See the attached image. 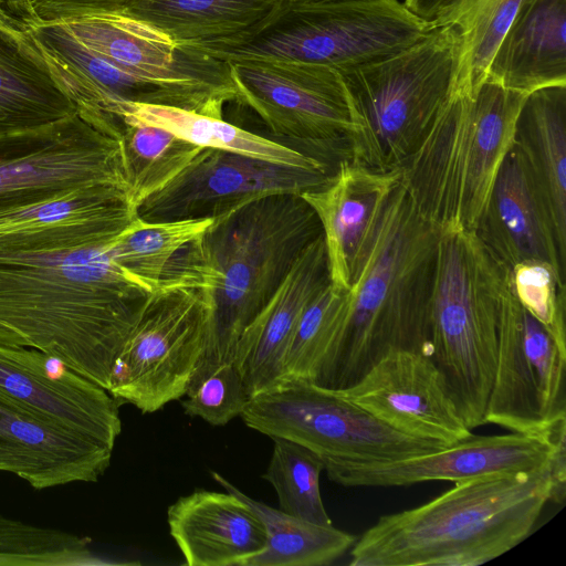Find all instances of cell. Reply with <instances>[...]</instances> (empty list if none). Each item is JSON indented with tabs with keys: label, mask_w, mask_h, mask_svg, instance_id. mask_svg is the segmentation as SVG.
Wrapping results in <instances>:
<instances>
[{
	"label": "cell",
	"mask_w": 566,
	"mask_h": 566,
	"mask_svg": "<svg viewBox=\"0 0 566 566\" xmlns=\"http://www.w3.org/2000/svg\"><path fill=\"white\" fill-rule=\"evenodd\" d=\"M566 342L515 300L500 329L485 423L511 432L565 439Z\"/></svg>",
	"instance_id": "4fadbf2b"
},
{
	"label": "cell",
	"mask_w": 566,
	"mask_h": 566,
	"mask_svg": "<svg viewBox=\"0 0 566 566\" xmlns=\"http://www.w3.org/2000/svg\"><path fill=\"white\" fill-rule=\"evenodd\" d=\"M399 180V169L382 171L346 158L324 185L300 195L321 223L335 291L348 290L358 259Z\"/></svg>",
	"instance_id": "ffe728a7"
},
{
	"label": "cell",
	"mask_w": 566,
	"mask_h": 566,
	"mask_svg": "<svg viewBox=\"0 0 566 566\" xmlns=\"http://www.w3.org/2000/svg\"><path fill=\"white\" fill-rule=\"evenodd\" d=\"M438 238L439 230L419 214L399 180L343 292L342 325L313 382L340 390L391 352L430 355Z\"/></svg>",
	"instance_id": "7a4b0ae2"
},
{
	"label": "cell",
	"mask_w": 566,
	"mask_h": 566,
	"mask_svg": "<svg viewBox=\"0 0 566 566\" xmlns=\"http://www.w3.org/2000/svg\"><path fill=\"white\" fill-rule=\"evenodd\" d=\"M526 95L488 78L455 91L399 168L417 211L439 231L476 227Z\"/></svg>",
	"instance_id": "5b68a950"
},
{
	"label": "cell",
	"mask_w": 566,
	"mask_h": 566,
	"mask_svg": "<svg viewBox=\"0 0 566 566\" xmlns=\"http://www.w3.org/2000/svg\"><path fill=\"white\" fill-rule=\"evenodd\" d=\"M216 482L248 503L264 523L268 541L247 566H322L334 563L355 543L356 536L329 525L312 523L256 501L216 471Z\"/></svg>",
	"instance_id": "f546056e"
},
{
	"label": "cell",
	"mask_w": 566,
	"mask_h": 566,
	"mask_svg": "<svg viewBox=\"0 0 566 566\" xmlns=\"http://www.w3.org/2000/svg\"><path fill=\"white\" fill-rule=\"evenodd\" d=\"M76 112L35 52L23 22L0 7V134L52 124Z\"/></svg>",
	"instance_id": "4316f807"
},
{
	"label": "cell",
	"mask_w": 566,
	"mask_h": 566,
	"mask_svg": "<svg viewBox=\"0 0 566 566\" xmlns=\"http://www.w3.org/2000/svg\"><path fill=\"white\" fill-rule=\"evenodd\" d=\"M527 0H476L453 23L461 39L458 91L472 93L486 77L495 51Z\"/></svg>",
	"instance_id": "e575fe53"
},
{
	"label": "cell",
	"mask_w": 566,
	"mask_h": 566,
	"mask_svg": "<svg viewBox=\"0 0 566 566\" xmlns=\"http://www.w3.org/2000/svg\"><path fill=\"white\" fill-rule=\"evenodd\" d=\"M285 0H130L120 12L174 41L206 49L251 34Z\"/></svg>",
	"instance_id": "83f0119b"
},
{
	"label": "cell",
	"mask_w": 566,
	"mask_h": 566,
	"mask_svg": "<svg viewBox=\"0 0 566 566\" xmlns=\"http://www.w3.org/2000/svg\"><path fill=\"white\" fill-rule=\"evenodd\" d=\"M213 218L146 222L139 217L109 244L113 260L132 275L159 287L174 256L200 237Z\"/></svg>",
	"instance_id": "1f68e13d"
},
{
	"label": "cell",
	"mask_w": 566,
	"mask_h": 566,
	"mask_svg": "<svg viewBox=\"0 0 566 566\" xmlns=\"http://www.w3.org/2000/svg\"><path fill=\"white\" fill-rule=\"evenodd\" d=\"M510 283L521 306L566 342V283L553 266L537 261L517 263L510 269Z\"/></svg>",
	"instance_id": "74e56055"
},
{
	"label": "cell",
	"mask_w": 566,
	"mask_h": 566,
	"mask_svg": "<svg viewBox=\"0 0 566 566\" xmlns=\"http://www.w3.org/2000/svg\"><path fill=\"white\" fill-rule=\"evenodd\" d=\"M555 468L454 483L413 509L380 516L350 547V566H476L522 543L548 501L563 502Z\"/></svg>",
	"instance_id": "3957f363"
},
{
	"label": "cell",
	"mask_w": 566,
	"mask_h": 566,
	"mask_svg": "<svg viewBox=\"0 0 566 566\" xmlns=\"http://www.w3.org/2000/svg\"><path fill=\"white\" fill-rule=\"evenodd\" d=\"M85 48L149 82L237 101L229 62L178 43L161 31L122 13H102L55 22Z\"/></svg>",
	"instance_id": "2e32d148"
},
{
	"label": "cell",
	"mask_w": 566,
	"mask_h": 566,
	"mask_svg": "<svg viewBox=\"0 0 566 566\" xmlns=\"http://www.w3.org/2000/svg\"><path fill=\"white\" fill-rule=\"evenodd\" d=\"M473 231L509 269L522 262H544L566 283V258L513 144Z\"/></svg>",
	"instance_id": "603a6c76"
},
{
	"label": "cell",
	"mask_w": 566,
	"mask_h": 566,
	"mask_svg": "<svg viewBox=\"0 0 566 566\" xmlns=\"http://www.w3.org/2000/svg\"><path fill=\"white\" fill-rule=\"evenodd\" d=\"M213 219L174 256L164 274H187L211 289L206 348L193 375L233 363L243 331L303 249L323 233L316 213L300 195L263 197Z\"/></svg>",
	"instance_id": "277c9868"
},
{
	"label": "cell",
	"mask_w": 566,
	"mask_h": 566,
	"mask_svg": "<svg viewBox=\"0 0 566 566\" xmlns=\"http://www.w3.org/2000/svg\"><path fill=\"white\" fill-rule=\"evenodd\" d=\"M565 439L512 432L474 436L442 449L392 461L334 462L324 471L343 486H403L428 481L464 482L555 468L566 472Z\"/></svg>",
	"instance_id": "9a60e30c"
},
{
	"label": "cell",
	"mask_w": 566,
	"mask_h": 566,
	"mask_svg": "<svg viewBox=\"0 0 566 566\" xmlns=\"http://www.w3.org/2000/svg\"><path fill=\"white\" fill-rule=\"evenodd\" d=\"M336 391L411 438L448 447L472 434L444 376L422 352H391L357 382Z\"/></svg>",
	"instance_id": "d6986e66"
},
{
	"label": "cell",
	"mask_w": 566,
	"mask_h": 566,
	"mask_svg": "<svg viewBox=\"0 0 566 566\" xmlns=\"http://www.w3.org/2000/svg\"><path fill=\"white\" fill-rule=\"evenodd\" d=\"M513 147L566 258V85L543 87L525 96Z\"/></svg>",
	"instance_id": "d4e9b609"
},
{
	"label": "cell",
	"mask_w": 566,
	"mask_h": 566,
	"mask_svg": "<svg viewBox=\"0 0 566 566\" xmlns=\"http://www.w3.org/2000/svg\"><path fill=\"white\" fill-rule=\"evenodd\" d=\"M329 283L322 233L298 254L238 342L233 364L250 398L284 378V359L297 323Z\"/></svg>",
	"instance_id": "44dd1931"
},
{
	"label": "cell",
	"mask_w": 566,
	"mask_h": 566,
	"mask_svg": "<svg viewBox=\"0 0 566 566\" xmlns=\"http://www.w3.org/2000/svg\"><path fill=\"white\" fill-rule=\"evenodd\" d=\"M271 439L273 452L262 478L274 488L280 510L312 523L332 524L319 490L322 460L291 440Z\"/></svg>",
	"instance_id": "d6a6232c"
},
{
	"label": "cell",
	"mask_w": 566,
	"mask_h": 566,
	"mask_svg": "<svg viewBox=\"0 0 566 566\" xmlns=\"http://www.w3.org/2000/svg\"><path fill=\"white\" fill-rule=\"evenodd\" d=\"M237 101L252 108L271 132L308 148L336 168L350 158L357 118L339 72L301 62L229 60Z\"/></svg>",
	"instance_id": "7c38bea8"
},
{
	"label": "cell",
	"mask_w": 566,
	"mask_h": 566,
	"mask_svg": "<svg viewBox=\"0 0 566 566\" xmlns=\"http://www.w3.org/2000/svg\"><path fill=\"white\" fill-rule=\"evenodd\" d=\"M247 427L283 438L334 462L392 461L444 448L401 434L370 413L302 378H283L252 396L240 416Z\"/></svg>",
	"instance_id": "30bf717a"
},
{
	"label": "cell",
	"mask_w": 566,
	"mask_h": 566,
	"mask_svg": "<svg viewBox=\"0 0 566 566\" xmlns=\"http://www.w3.org/2000/svg\"><path fill=\"white\" fill-rule=\"evenodd\" d=\"M0 401L114 449L119 401L41 350L0 344Z\"/></svg>",
	"instance_id": "ac0fdd59"
},
{
	"label": "cell",
	"mask_w": 566,
	"mask_h": 566,
	"mask_svg": "<svg viewBox=\"0 0 566 566\" xmlns=\"http://www.w3.org/2000/svg\"><path fill=\"white\" fill-rule=\"evenodd\" d=\"M462 39L436 27L407 49L342 72L357 118L350 159L399 169L458 91Z\"/></svg>",
	"instance_id": "52a82bcc"
},
{
	"label": "cell",
	"mask_w": 566,
	"mask_h": 566,
	"mask_svg": "<svg viewBox=\"0 0 566 566\" xmlns=\"http://www.w3.org/2000/svg\"><path fill=\"white\" fill-rule=\"evenodd\" d=\"M332 172L203 148L171 181L144 199L137 213L146 222L216 218L263 197L314 190Z\"/></svg>",
	"instance_id": "5bb4252c"
},
{
	"label": "cell",
	"mask_w": 566,
	"mask_h": 566,
	"mask_svg": "<svg viewBox=\"0 0 566 566\" xmlns=\"http://www.w3.org/2000/svg\"><path fill=\"white\" fill-rule=\"evenodd\" d=\"M101 563L86 537L0 514V566H80Z\"/></svg>",
	"instance_id": "836d02e7"
},
{
	"label": "cell",
	"mask_w": 566,
	"mask_h": 566,
	"mask_svg": "<svg viewBox=\"0 0 566 566\" xmlns=\"http://www.w3.org/2000/svg\"><path fill=\"white\" fill-rule=\"evenodd\" d=\"M130 201L138 205L161 189L203 149L148 124L124 122L120 136Z\"/></svg>",
	"instance_id": "4dcf8cb0"
},
{
	"label": "cell",
	"mask_w": 566,
	"mask_h": 566,
	"mask_svg": "<svg viewBox=\"0 0 566 566\" xmlns=\"http://www.w3.org/2000/svg\"><path fill=\"white\" fill-rule=\"evenodd\" d=\"M30 41L77 114L97 130L118 139L127 103L186 108L187 91L139 78L92 52L61 24L23 23Z\"/></svg>",
	"instance_id": "e0dca14e"
},
{
	"label": "cell",
	"mask_w": 566,
	"mask_h": 566,
	"mask_svg": "<svg viewBox=\"0 0 566 566\" xmlns=\"http://www.w3.org/2000/svg\"><path fill=\"white\" fill-rule=\"evenodd\" d=\"M0 7L23 23H28L30 20L25 0H0Z\"/></svg>",
	"instance_id": "60d3db41"
},
{
	"label": "cell",
	"mask_w": 566,
	"mask_h": 566,
	"mask_svg": "<svg viewBox=\"0 0 566 566\" xmlns=\"http://www.w3.org/2000/svg\"><path fill=\"white\" fill-rule=\"evenodd\" d=\"M169 533L189 566H247L268 535L254 510L237 494L196 490L167 510Z\"/></svg>",
	"instance_id": "cb8c5ba5"
},
{
	"label": "cell",
	"mask_w": 566,
	"mask_h": 566,
	"mask_svg": "<svg viewBox=\"0 0 566 566\" xmlns=\"http://www.w3.org/2000/svg\"><path fill=\"white\" fill-rule=\"evenodd\" d=\"M187 398L181 401L185 413L199 417L211 426H224L241 416L250 396L233 363H226L195 374Z\"/></svg>",
	"instance_id": "8d00e7d4"
},
{
	"label": "cell",
	"mask_w": 566,
	"mask_h": 566,
	"mask_svg": "<svg viewBox=\"0 0 566 566\" xmlns=\"http://www.w3.org/2000/svg\"><path fill=\"white\" fill-rule=\"evenodd\" d=\"M335 0H290V2L295 4H310V3H323V2H329Z\"/></svg>",
	"instance_id": "b9f144b4"
},
{
	"label": "cell",
	"mask_w": 566,
	"mask_h": 566,
	"mask_svg": "<svg viewBox=\"0 0 566 566\" xmlns=\"http://www.w3.org/2000/svg\"><path fill=\"white\" fill-rule=\"evenodd\" d=\"M138 218L99 189L0 214V344L35 348L109 390L115 361L158 290L109 254Z\"/></svg>",
	"instance_id": "6da1fadb"
},
{
	"label": "cell",
	"mask_w": 566,
	"mask_h": 566,
	"mask_svg": "<svg viewBox=\"0 0 566 566\" xmlns=\"http://www.w3.org/2000/svg\"><path fill=\"white\" fill-rule=\"evenodd\" d=\"M130 0H25L28 23H52L102 13H120Z\"/></svg>",
	"instance_id": "f35d334b"
},
{
	"label": "cell",
	"mask_w": 566,
	"mask_h": 566,
	"mask_svg": "<svg viewBox=\"0 0 566 566\" xmlns=\"http://www.w3.org/2000/svg\"><path fill=\"white\" fill-rule=\"evenodd\" d=\"M485 78L524 94L566 85V0H527L500 42Z\"/></svg>",
	"instance_id": "484cf974"
},
{
	"label": "cell",
	"mask_w": 566,
	"mask_h": 566,
	"mask_svg": "<svg viewBox=\"0 0 566 566\" xmlns=\"http://www.w3.org/2000/svg\"><path fill=\"white\" fill-rule=\"evenodd\" d=\"M112 453L113 448L0 401V471L35 490L96 482L109 467Z\"/></svg>",
	"instance_id": "7402d4cb"
},
{
	"label": "cell",
	"mask_w": 566,
	"mask_h": 566,
	"mask_svg": "<svg viewBox=\"0 0 566 566\" xmlns=\"http://www.w3.org/2000/svg\"><path fill=\"white\" fill-rule=\"evenodd\" d=\"M476 0H403L419 19L436 27L453 24Z\"/></svg>",
	"instance_id": "ab89813d"
},
{
	"label": "cell",
	"mask_w": 566,
	"mask_h": 566,
	"mask_svg": "<svg viewBox=\"0 0 566 566\" xmlns=\"http://www.w3.org/2000/svg\"><path fill=\"white\" fill-rule=\"evenodd\" d=\"M90 189L130 195L120 140L77 112L52 124L0 134V214Z\"/></svg>",
	"instance_id": "8fae6325"
},
{
	"label": "cell",
	"mask_w": 566,
	"mask_h": 566,
	"mask_svg": "<svg viewBox=\"0 0 566 566\" xmlns=\"http://www.w3.org/2000/svg\"><path fill=\"white\" fill-rule=\"evenodd\" d=\"M211 313L210 287L165 277L115 361L108 392L144 413L185 396L205 353Z\"/></svg>",
	"instance_id": "9c48e42d"
},
{
	"label": "cell",
	"mask_w": 566,
	"mask_h": 566,
	"mask_svg": "<svg viewBox=\"0 0 566 566\" xmlns=\"http://www.w3.org/2000/svg\"><path fill=\"white\" fill-rule=\"evenodd\" d=\"M124 122H138L164 128L202 148L238 153L275 164L307 170L334 171L335 168L306 151L286 146L211 117L180 108L127 103Z\"/></svg>",
	"instance_id": "f1b7e54d"
},
{
	"label": "cell",
	"mask_w": 566,
	"mask_h": 566,
	"mask_svg": "<svg viewBox=\"0 0 566 566\" xmlns=\"http://www.w3.org/2000/svg\"><path fill=\"white\" fill-rule=\"evenodd\" d=\"M342 295L331 283L302 314L284 359V378L313 380L342 325Z\"/></svg>",
	"instance_id": "d590c367"
},
{
	"label": "cell",
	"mask_w": 566,
	"mask_h": 566,
	"mask_svg": "<svg viewBox=\"0 0 566 566\" xmlns=\"http://www.w3.org/2000/svg\"><path fill=\"white\" fill-rule=\"evenodd\" d=\"M515 300L510 269L473 230L439 231L429 311L430 356L470 430L485 423L501 324Z\"/></svg>",
	"instance_id": "8992f818"
},
{
	"label": "cell",
	"mask_w": 566,
	"mask_h": 566,
	"mask_svg": "<svg viewBox=\"0 0 566 566\" xmlns=\"http://www.w3.org/2000/svg\"><path fill=\"white\" fill-rule=\"evenodd\" d=\"M433 28L398 0H285L255 32L201 50L224 61L301 62L342 73L396 54Z\"/></svg>",
	"instance_id": "ba28073f"
}]
</instances>
